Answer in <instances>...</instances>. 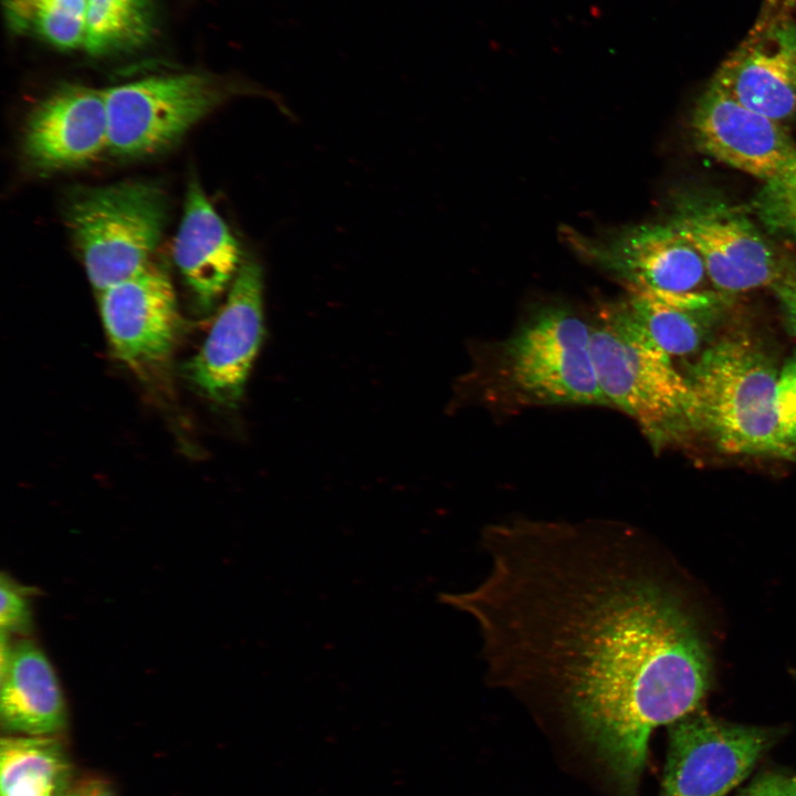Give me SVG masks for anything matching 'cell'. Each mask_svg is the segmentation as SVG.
Here are the masks:
<instances>
[{
    "instance_id": "cell-8",
    "label": "cell",
    "mask_w": 796,
    "mask_h": 796,
    "mask_svg": "<svg viewBox=\"0 0 796 796\" xmlns=\"http://www.w3.org/2000/svg\"><path fill=\"white\" fill-rule=\"evenodd\" d=\"M667 729L659 796H727L778 736L777 729L724 721L701 706Z\"/></svg>"
},
{
    "instance_id": "cell-17",
    "label": "cell",
    "mask_w": 796,
    "mask_h": 796,
    "mask_svg": "<svg viewBox=\"0 0 796 796\" xmlns=\"http://www.w3.org/2000/svg\"><path fill=\"white\" fill-rule=\"evenodd\" d=\"M69 754L56 736H4L0 746L1 796H75Z\"/></svg>"
},
{
    "instance_id": "cell-3",
    "label": "cell",
    "mask_w": 796,
    "mask_h": 796,
    "mask_svg": "<svg viewBox=\"0 0 796 796\" xmlns=\"http://www.w3.org/2000/svg\"><path fill=\"white\" fill-rule=\"evenodd\" d=\"M778 375L772 357L747 336L711 344L687 376L692 431L726 454L792 459L777 416Z\"/></svg>"
},
{
    "instance_id": "cell-12",
    "label": "cell",
    "mask_w": 796,
    "mask_h": 796,
    "mask_svg": "<svg viewBox=\"0 0 796 796\" xmlns=\"http://www.w3.org/2000/svg\"><path fill=\"white\" fill-rule=\"evenodd\" d=\"M691 133L701 153L764 182L796 153L784 123L746 107L712 80L693 108Z\"/></svg>"
},
{
    "instance_id": "cell-26",
    "label": "cell",
    "mask_w": 796,
    "mask_h": 796,
    "mask_svg": "<svg viewBox=\"0 0 796 796\" xmlns=\"http://www.w3.org/2000/svg\"><path fill=\"white\" fill-rule=\"evenodd\" d=\"M75 796H115L113 787L102 778L86 779L76 787Z\"/></svg>"
},
{
    "instance_id": "cell-11",
    "label": "cell",
    "mask_w": 796,
    "mask_h": 796,
    "mask_svg": "<svg viewBox=\"0 0 796 796\" xmlns=\"http://www.w3.org/2000/svg\"><path fill=\"white\" fill-rule=\"evenodd\" d=\"M103 326L117 359L140 376L169 360L178 331V308L166 272L150 262L135 275L98 294Z\"/></svg>"
},
{
    "instance_id": "cell-20",
    "label": "cell",
    "mask_w": 796,
    "mask_h": 796,
    "mask_svg": "<svg viewBox=\"0 0 796 796\" xmlns=\"http://www.w3.org/2000/svg\"><path fill=\"white\" fill-rule=\"evenodd\" d=\"M12 27L62 51L84 49L87 0H6Z\"/></svg>"
},
{
    "instance_id": "cell-18",
    "label": "cell",
    "mask_w": 796,
    "mask_h": 796,
    "mask_svg": "<svg viewBox=\"0 0 796 796\" xmlns=\"http://www.w3.org/2000/svg\"><path fill=\"white\" fill-rule=\"evenodd\" d=\"M622 302L637 325L671 360L698 353L720 312L681 307L638 294H629Z\"/></svg>"
},
{
    "instance_id": "cell-10",
    "label": "cell",
    "mask_w": 796,
    "mask_h": 796,
    "mask_svg": "<svg viewBox=\"0 0 796 796\" xmlns=\"http://www.w3.org/2000/svg\"><path fill=\"white\" fill-rule=\"evenodd\" d=\"M263 334L262 269L245 259L201 348L187 364L188 378L212 402L237 407Z\"/></svg>"
},
{
    "instance_id": "cell-23",
    "label": "cell",
    "mask_w": 796,
    "mask_h": 796,
    "mask_svg": "<svg viewBox=\"0 0 796 796\" xmlns=\"http://www.w3.org/2000/svg\"><path fill=\"white\" fill-rule=\"evenodd\" d=\"M1 607L0 627L1 630L11 633H29L31 630V608L28 594L7 575H1L0 582Z\"/></svg>"
},
{
    "instance_id": "cell-1",
    "label": "cell",
    "mask_w": 796,
    "mask_h": 796,
    "mask_svg": "<svg viewBox=\"0 0 796 796\" xmlns=\"http://www.w3.org/2000/svg\"><path fill=\"white\" fill-rule=\"evenodd\" d=\"M480 546L486 574L438 599L475 624L485 681L552 703L635 796L651 734L711 684L692 616L628 523L514 519L486 525Z\"/></svg>"
},
{
    "instance_id": "cell-25",
    "label": "cell",
    "mask_w": 796,
    "mask_h": 796,
    "mask_svg": "<svg viewBox=\"0 0 796 796\" xmlns=\"http://www.w3.org/2000/svg\"><path fill=\"white\" fill-rule=\"evenodd\" d=\"M789 333L796 339V269H788L773 286Z\"/></svg>"
},
{
    "instance_id": "cell-7",
    "label": "cell",
    "mask_w": 796,
    "mask_h": 796,
    "mask_svg": "<svg viewBox=\"0 0 796 796\" xmlns=\"http://www.w3.org/2000/svg\"><path fill=\"white\" fill-rule=\"evenodd\" d=\"M586 250L630 294L702 311H720L726 300L696 248L671 220L629 228Z\"/></svg>"
},
{
    "instance_id": "cell-2",
    "label": "cell",
    "mask_w": 796,
    "mask_h": 796,
    "mask_svg": "<svg viewBox=\"0 0 796 796\" xmlns=\"http://www.w3.org/2000/svg\"><path fill=\"white\" fill-rule=\"evenodd\" d=\"M482 384L486 400L506 408L609 407L594 366L589 318L562 305L536 310L499 343Z\"/></svg>"
},
{
    "instance_id": "cell-21",
    "label": "cell",
    "mask_w": 796,
    "mask_h": 796,
    "mask_svg": "<svg viewBox=\"0 0 796 796\" xmlns=\"http://www.w3.org/2000/svg\"><path fill=\"white\" fill-rule=\"evenodd\" d=\"M752 208L772 235L796 243V153L777 175L764 182Z\"/></svg>"
},
{
    "instance_id": "cell-15",
    "label": "cell",
    "mask_w": 796,
    "mask_h": 796,
    "mask_svg": "<svg viewBox=\"0 0 796 796\" xmlns=\"http://www.w3.org/2000/svg\"><path fill=\"white\" fill-rule=\"evenodd\" d=\"M1 631L0 719L13 735L56 736L67 713L56 674L42 649L30 639L10 643Z\"/></svg>"
},
{
    "instance_id": "cell-13",
    "label": "cell",
    "mask_w": 796,
    "mask_h": 796,
    "mask_svg": "<svg viewBox=\"0 0 796 796\" xmlns=\"http://www.w3.org/2000/svg\"><path fill=\"white\" fill-rule=\"evenodd\" d=\"M746 107L784 123L796 115V19L760 20L712 77Z\"/></svg>"
},
{
    "instance_id": "cell-16",
    "label": "cell",
    "mask_w": 796,
    "mask_h": 796,
    "mask_svg": "<svg viewBox=\"0 0 796 796\" xmlns=\"http://www.w3.org/2000/svg\"><path fill=\"white\" fill-rule=\"evenodd\" d=\"M174 261L197 303L211 308L230 289L240 266V248L199 182L188 184Z\"/></svg>"
},
{
    "instance_id": "cell-6",
    "label": "cell",
    "mask_w": 796,
    "mask_h": 796,
    "mask_svg": "<svg viewBox=\"0 0 796 796\" xmlns=\"http://www.w3.org/2000/svg\"><path fill=\"white\" fill-rule=\"evenodd\" d=\"M231 91L221 80L201 72L149 76L105 88L108 151L128 158L164 150Z\"/></svg>"
},
{
    "instance_id": "cell-22",
    "label": "cell",
    "mask_w": 796,
    "mask_h": 796,
    "mask_svg": "<svg viewBox=\"0 0 796 796\" xmlns=\"http://www.w3.org/2000/svg\"><path fill=\"white\" fill-rule=\"evenodd\" d=\"M776 404L781 433L793 459L796 457V354L779 370Z\"/></svg>"
},
{
    "instance_id": "cell-5",
    "label": "cell",
    "mask_w": 796,
    "mask_h": 796,
    "mask_svg": "<svg viewBox=\"0 0 796 796\" xmlns=\"http://www.w3.org/2000/svg\"><path fill=\"white\" fill-rule=\"evenodd\" d=\"M166 220L164 192L142 181L82 188L65 207L66 224L98 294L151 262Z\"/></svg>"
},
{
    "instance_id": "cell-4",
    "label": "cell",
    "mask_w": 796,
    "mask_h": 796,
    "mask_svg": "<svg viewBox=\"0 0 796 796\" xmlns=\"http://www.w3.org/2000/svg\"><path fill=\"white\" fill-rule=\"evenodd\" d=\"M590 349L609 407L631 417L657 450L692 432L689 381L628 313L622 300L589 318Z\"/></svg>"
},
{
    "instance_id": "cell-9",
    "label": "cell",
    "mask_w": 796,
    "mask_h": 796,
    "mask_svg": "<svg viewBox=\"0 0 796 796\" xmlns=\"http://www.w3.org/2000/svg\"><path fill=\"white\" fill-rule=\"evenodd\" d=\"M670 220L696 248L714 287L726 298L773 287L789 269L747 214L724 200L687 198Z\"/></svg>"
},
{
    "instance_id": "cell-27",
    "label": "cell",
    "mask_w": 796,
    "mask_h": 796,
    "mask_svg": "<svg viewBox=\"0 0 796 796\" xmlns=\"http://www.w3.org/2000/svg\"><path fill=\"white\" fill-rule=\"evenodd\" d=\"M773 10L786 11L796 4V0H765Z\"/></svg>"
},
{
    "instance_id": "cell-14",
    "label": "cell",
    "mask_w": 796,
    "mask_h": 796,
    "mask_svg": "<svg viewBox=\"0 0 796 796\" xmlns=\"http://www.w3.org/2000/svg\"><path fill=\"white\" fill-rule=\"evenodd\" d=\"M108 150L104 90L66 84L29 112L22 153L32 168L55 171L86 166Z\"/></svg>"
},
{
    "instance_id": "cell-19",
    "label": "cell",
    "mask_w": 796,
    "mask_h": 796,
    "mask_svg": "<svg viewBox=\"0 0 796 796\" xmlns=\"http://www.w3.org/2000/svg\"><path fill=\"white\" fill-rule=\"evenodd\" d=\"M154 29L150 0H87L84 50L92 55L145 44Z\"/></svg>"
},
{
    "instance_id": "cell-24",
    "label": "cell",
    "mask_w": 796,
    "mask_h": 796,
    "mask_svg": "<svg viewBox=\"0 0 796 796\" xmlns=\"http://www.w3.org/2000/svg\"><path fill=\"white\" fill-rule=\"evenodd\" d=\"M734 796H796V776L767 771L757 775Z\"/></svg>"
}]
</instances>
